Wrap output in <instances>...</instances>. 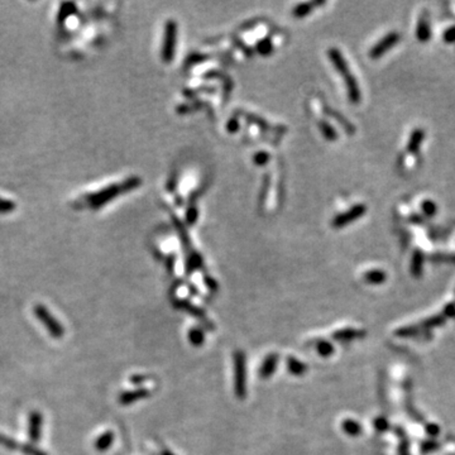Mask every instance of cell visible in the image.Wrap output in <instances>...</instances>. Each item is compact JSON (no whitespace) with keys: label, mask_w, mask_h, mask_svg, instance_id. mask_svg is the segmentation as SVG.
Masks as SVG:
<instances>
[{"label":"cell","mask_w":455,"mask_h":455,"mask_svg":"<svg viewBox=\"0 0 455 455\" xmlns=\"http://www.w3.org/2000/svg\"><path fill=\"white\" fill-rule=\"evenodd\" d=\"M234 361V393L239 400H246L248 387H247V357L242 351L233 354Z\"/></svg>","instance_id":"cell-1"},{"label":"cell","mask_w":455,"mask_h":455,"mask_svg":"<svg viewBox=\"0 0 455 455\" xmlns=\"http://www.w3.org/2000/svg\"><path fill=\"white\" fill-rule=\"evenodd\" d=\"M34 315L39 320V323L44 326V329L48 331L51 337L53 339H61L65 335V328L60 321L51 314L47 310V307H44L43 305H37L34 307Z\"/></svg>","instance_id":"cell-2"},{"label":"cell","mask_w":455,"mask_h":455,"mask_svg":"<svg viewBox=\"0 0 455 455\" xmlns=\"http://www.w3.org/2000/svg\"><path fill=\"white\" fill-rule=\"evenodd\" d=\"M365 211H367V206L364 204L354 205V206H352L351 209L347 210L345 212L335 216V218L333 219V221H331V225H333L334 228H337V229L344 228V226L349 225L352 221L358 220L359 218H362V216L365 214Z\"/></svg>","instance_id":"cell-3"},{"label":"cell","mask_w":455,"mask_h":455,"mask_svg":"<svg viewBox=\"0 0 455 455\" xmlns=\"http://www.w3.org/2000/svg\"><path fill=\"white\" fill-rule=\"evenodd\" d=\"M400 39L401 34L398 33V32H396V30H394V32H389V33L386 34L383 38L379 39L378 43H375L373 47H370L369 57L372 58V60H377V58H379L381 56H383L387 51L391 50L393 46H396V44L400 42Z\"/></svg>","instance_id":"cell-4"},{"label":"cell","mask_w":455,"mask_h":455,"mask_svg":"<svg viewBox=\"0 0 455 455\" xmlns=\"http://www.w3.org/2000/svg\"><path fill=\"white\" fill-rule=\"evenodd\" d=\"M176 34L177 27L176 23L170 20L166 25V34H165V43H163V58L169 62L174 57L175 46H176Z\"/></svg>","instance_id":"cell-5"},{"label":"cell","mask_w":455,"mask_h":455,"mask_svg":"<svg viewBox=\"0 0 455 455\" xmlns=\"http://www.w3.org/2000/svg\"><path fill=\"white\" fill-rule=\"evenodd\" d=\"M43 430V416L39 411H32L28 417V436L33 443H37L42 438Z\"/></svg>","instance_id":"cell-6"},{"label":"cell","mask_w":455,"mask_h":455,"mask_svg":"<svg viewBox=\"0 0 455 455\" xmlns=\"http://www.w3.org/2000/svg\"><path fill=\"white\" fill-rule=\"evenodd\" d=\"M147 397H149V389L146 388V387H141V388L130 389V391H125L123 393H120L118 401L120 405L129 406L138 402V401L144 400Z\"/></svg>","instance_id":"cell-7"},{"label":"cell","mask_w":455,"mask_h":455,"mask_svg":"<svg viewBox=\"0 0 455 455\" xmlns=\"http://www.w3.org/2000/svg\"><path fill=\"white\" fill-rule=\"evenodd\" d=\"M278 361L279 357L277 353H270L265 358V361L262 362V365L260 367V377L262 379H268L273 375V373L276 372L277 367H278Z\"/></svg>","instance_id":"cell-8"},{"label":"cell","mask_w":455,"mask_h":455,"mask_svg":"<svg viewBox=\"0 0 455 455\" xmlns=\"http://www.w3.org/2000/svg\"><path fill=\"white\" fill-rule=\"evenodd\" d=\"M329 57H330L331 64L334 65V67L338 70V72L342 75L343 78L348 79L351 76V70H349L347 61H345V58L343 57L338 48H330L329 50Z\"/></svg>","instance_id":"cell-9"},{"label":"cell","mask_w":455,"mask_h":455,"mask_svg":"<svg viewBox=\"0 0 455 455\" xmlns=\"http://www.w3.org/2000/svg\"><path fill=\"white\" fill-rule=\"evenodd\" d=\"M416 37L421 43H426V42H429V39H430L431 29L428 18V11H424V13L421 14V17H420L419 22H417Z\"/></svg>","instance_id":"cell-10"},{"label":"cell","mask_w":455,"mask_h":455,"mask_svg":"<svg viewBox=\"0 0 455 455\" xmlns=\"http://www.w3.org/2000/svg\"><path fill=\"white\" fill-rule=\"evenodd\" d=\"M345 85H347L348 90V97L351 100L352 104H358L361 101V89H359L357 79L354 76H349L348 79H345Z\"/></svg>","instance_id":"cell-11"},{"label":"cell","mask_w":455,"mask_h":455,"mask_svg":"<svg viewBox=\"0 0 455 455\" xmlns=\"http://www.w3.org/2000/svg\"><path fill=\"white\" fill-rule=\"evenodd\" d=\"M425 138V132L424 129L421 128H416V129L412 130L411 135H410V138H408V143H407V151L411 152V153H417L421 147L422 142H424Z\"/></svg>","instance_id":"cell-12"},{"label":"cell","mask_w":455,"mask_h":455,"mask_svg":"<svg viewBox=\"0 0 455 455\" xmlns=\"http://www.w3.org/2000/svg\"><path fill=\"white\" fill-rule=\"evenodd\" d=\"M114 439H115V435H114L113 431L108 430L102 433L99 438L95 440V449L97 452H106L111 448L114 443Z\"/></svg>","instance_id":"cell-13"},{"label":"cell","mask_w":455,"mask_h":455,"mask_svg":"<svg viewBox=\"0 0 455 455\" xmlns=\"http://www.w3.org/2000/svg\"><path fill=\"white\" fill-rule=\"evenodd\" d=\"M287 369L292 375L300 377V375H303L306 373L307 365L306 363H303V362L295 358V357H288L287 358Z\"/></svg>","instance_id":"cell-14"},{"label":"cell","mask_w":455,"mask_h":455,"mask_svg":"<svg viewBox=\"0 0 455 455\" xmlns=\"http://www.w3.org/2000/svg\"><path fill=\"white\" fill-rule=\"evenodd\" d=\"M187 338H188V342H190V344L193 345V347H196V348L202 347V344L205 343L204 330L200 328H197V326H195V328H191L190 330H188Z\"/></svg>","instance_id":"cell-15"},{"label":"cell","mask_w":455,"mask_h":455,"mask_svg":"<svg viewBox=\"0 0 455 455\" xmlns=\"http://www.w3.org/2000/svg\"><path fill=\"white\" fill-rule=\"evenodd\" d=\"M0 447L5 448L8 450H20L22 444H18L14 439L8 438V436L0 434Z\"/></svg>","instance_id":"cell-16"},{"label":"cell","mask_w":455,"mask_h":455,"mask_svg":"<svg viewBox=\"0 0 455 455\" xmlns=\"http://www.w3.org/2000/svg\"><path fill=\"white\" fill-rule=\"evenodd\" d=\"M421 210L426 216H434L438 211V206L433 200L426 199L421 202Z\"/></svg>","instance_id":"cell-17"},{"label":"cell","mask_w":455,"mask_h":455,"mask_svg":"<svg viewBox=\"0 0 455 455\" xmlns=\"http://www.w3.org/2000/svg\"><path fill=\"white\" fill-rule=\"evenodd\" d=\"M321 3H305L300 4L297 8L295 9V15L296 17H305L311 11L312 8H315L316 5H320Z\"/></svg>","instance_id":"cell-18"},{"label":"cell","mask_w":455,"mask_h":455,"mask_svg":"<svg viewBox=\"0 0 455 455\" xmlns=\"http://www.w3.org/2000/svg\"><path fill=\"white\" fill-rule=\"evenodd\" d=\"M384 278H386V274L382 271H369L365 274V279L370 283H378V282L383 281Z\"/></svg>","instance_id":"cell-19"},{"label":"cell","mask_w":455,"mask_h":455,"mask_svg":"<svg viewBox=\"0 0 455 455\" xmlns=\"http://www.w3.org/2000/svg\"><path fill=\"white\" fill-rule=\"evenodd\" d=\"M316 349L321 357H329L334 351V348L331 347V344H329L328 342H323V340L317 343Z\"/></svg>","instance_id":"cell-20"},{"label":"cell","mask_w":455,"mask_h":455,"mask_svg":"<svg viewBox=\"0 0 455 455\" xmlns=\"http://www.w3.org/2000/svg\"><path fill=\"white\" fill-rule=\"evenodd\" d=\"M24 455H47L43 450L38 449L34 445H29V444H22V448H20Z\"/></svg>","instance_id":"cell-21"},{"label":"cell","mask_w":455,"mask_h":455,"mask_svg":"<svg viewBox=\"0 0 455 455\" xmlns=\"http://www.w3.org/2000/svg\"><path fill=\"white\" fill-rule=\"evenodd\" d=\"M443 41L448 44L455 43V25L447 28L443 33Z\"/></svg>","instance_id":"cell-22"},{"label":"cell","mask_w":455,"mask_h":455,"mask_svg":"<svg viewBox=\"0 0 455 455\" xmlns=\"http://www.w3.org/2000/svg\"><path fill=\"white\" fill-rule=\"evenodd\" d=\"M320 129H321V132H323V134L325 135L326 138L328 139H335L337 138V133H335V130L333 129V128L330 127V125L329 124H326V123H323V121H321L320 123Z\"/></svg>","instance_id":"cell-23"},{"label":"cell","mask_w":455,"mask_h":455,"mask_svg":"<svg viewBox=\"0 0 455 455\" xmlns=\"http://www.w3.org/2000/svg\"><path fill=\"white\" fill-rule=\"evenodd\" d=\"M343 429H344L348 434L353 435V434H357V431H358V425L354 421H352V420H348V421L343 422Z\"/></svg>","instance_id":"cell-24"},{"label":"cell","mask_w":455,"mask_h":455,"mask_svg":"<svg viewBox=\"0 0 455 455\" xmlns=\"http://www.w3.org/2000/svg\"><path fill=\"white\" fill-rule=\"evenodd\" d=\"M148 379L149 378L147 377V375H143V374H135V375H133V377H130V382H132L133 384H135V386H141V384H144L147 381H148Z\"/></svg>","instance_id":"cell-25"},{"label":"cell","mask_w":455,"mask_h":455,"mask_svg":"<svg viewBox=\"0 0 455 455\" xmlns=\"http://www.w3.org/2000/svg\"><path fill=\"white\" fill-rule=\"evenodd\" d=\"M161 455H175V454L172 452H170V450H163L162 454Z\"/></svg>","instance_id":"cell-26"}]
</instances>
